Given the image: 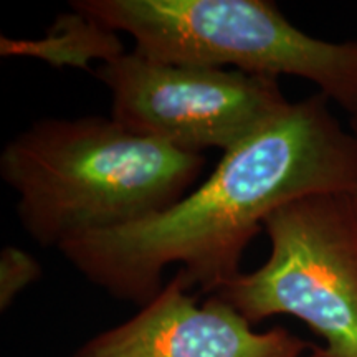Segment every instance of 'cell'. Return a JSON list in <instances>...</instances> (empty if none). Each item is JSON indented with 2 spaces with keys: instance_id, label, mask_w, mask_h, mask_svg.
I'll list each match as a JSON object with an SVG mask.
<instances>
[{
  "instance_id": "cell-1",
  "label": "cell",
  "mask_w": 357,
  "mask_h": 357,
  "mask_svg": "<svg viewBox=\"0 0 357 357\" xmlns=\"http://www.w3.org/2000/svg\"><path fill=\"white\" fill-rule=\"evenodd\" d=\"M357 189V137L321 93L291 101L261 131L222 154L199 187L167 211L58 248L95 287L144 306L181 265L190 289L215 294L242 273L266 217L294 199Z\"/></svg>"
},
{
  "instance_id": "cell-2",
  "label": "cell",
  "mask_w": 357,
  "mask_h": 357,
  "mask_svg": "<svg viewBox=\"0 0 357 357\" xmlns=\"http://www.w3.org/2000/svg\"><path fill=\"white\" fill-rule=\"evenodd\" d=\"M207 159L137 136L113 118H45L7 142L0 177L17 217L43 248L121 229L167 211L194 189Z\"/></svg>"
},
{
  "instance_id": "cell-3",
  "label": "cell",
  "mask_w": 357,
  "mask_h": 357,
  "mask_svg": "<svg viewBox=\"0 0 357 357\" xmlns=\"http://www.w3.org/2000/svg\"><path fill=\"white\" fill-rule=\"evenodd\" d=\"M73 10L132 38L137 55L171 65L294 77L357 114V40L326 42L271 0H73Z\"/></svg>"
},
{
  "instance_id": "cell-4",
  "label": "cell",
  "mask_w": 357,
  "mask_h": 357,
  "mask_svg": "<svg viewBox=\"0 0 357 357\" xmlns=\"http://www.w3.org/2000/svg\"><path fill=\"white\" fill-rule=\"evenodd\" d=\"M270 255L215 294L247 319L303 321L324 341L311 357H357V208L351 192L294 199L266 217Z\"/></svg>"
},
{
  "instance_id": "cell-5",
  "label": "cell",
  "mask_w": 357,
  "mask_h": 357,
  "mask_svg": "<svg viewBox=\"0 0 357 357\" xmlns=\"http://www.w3.org/2000/svg\"><path fill=\"white\" fill-rule=\"evenodd\" d=\"M95 77L111 95V118L174 149L222 154L288 108L278 78L231 68L171 65L126 52Z\"/></svg>"
},
{
  "instance_id": "cell-6",
  "label": "cell",
  "mask_w": 357,
  "mask_h": 357,
  "mask_svg": "<svg viewBox=\"0 0 357 357\" xmlns=\"http://www.w3.org/2000/svg\"><path fill=\"white\" fill-rule=\"evenodd\" d=\"M181 270L124 323L106 329L70 357H303L314 344L284 328L255 331L235 310L190 294Z\"/></svg>"
},
{
  "instance_id": "cell-7",
  "label": "cell",
  "mask_w": 357,
  "mask_h": 357,
  "mask_svg": "<svg viewBox=\"0 0 357 357\" xmlns=\"http://www.w3.org/2000/svg\"><path fill=\"white\" fill-rule=\"evenodd\" d=\"M0 53L2 56L38 58L55 68L91 70V61L109 63L124 55L126 48L118 32L71 8V12L56 17L42 38L20 40L2 35Z\"/></svg>"
},
{
  "instance_id": "cell-8",
  "label": "cell",
  "mask_w": 357,
  "mask_h": 357,
  "mask_svg": "<svg viewBox=\"0 0 357 357\" xmlns=\"http://www.w3.org/2000/svg\"><path fill=\"white\" fill-rule=\"evenodd\" d=\"M42 276L37 258L15 245H6L0 252V310L7 311L20 293Z\"/></svg>"
},
{
  "instance_id": "cell-9",
  "label": "cell",
  "mask_w": 357,
  "mask_h": 357,
  "mask_svg": "<svg viewBox=\"0 0 357 357\" xmlns=\"http://www.w3.org/2000/svg\"><path fill=\"white\" fill-rule=\"evenodd\" d=\"M349 129L352 131V134L357 137V114L356 116H351V123H349Z\"/></svg>"
},
{
  "instance_id": "cell-10",
  "label": "cell",
  "mask_w": 357,
  "mask_h": 357,
  "mask_svg": "<svg viewBox=\"0 0 357 357\" xmlns=\"http://www.w3.org/2000/svg\"><path fill=\"white\" fill-rule=\"evenodd\" d=\"M351 195H352V200H354V205H356V208H357V189L352 190Z\"/></svg>"
}]
</instances>
